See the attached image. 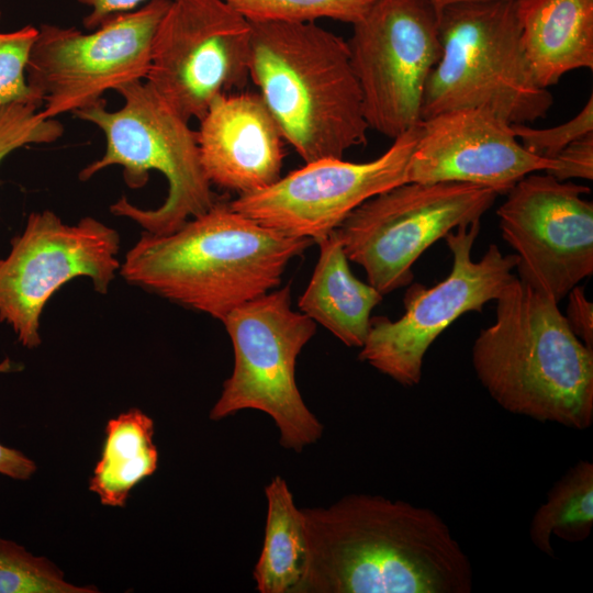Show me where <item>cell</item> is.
<instances>
[{
  "instance_id": "obj_1",
  "label": "cell",
  "mask_w": 593,
  "mask_h": 593,
  "mask_svg": "<svg viewBox=\"0 0 593 593\" xmlns=\"http://www.w3.org/2000/svg\"><path fill=\"white\" fill-rule=\"evenodd\" d=\"M306 559L293 593H469L472 566L433 510L365 493L301 508Z\"/></svg>"
},
{
  "instance_id": "obj_2",
  "label": "cell",
  "mask_w": 593,
  "mask_h": 593,
  "mask_svg": "<svg viewBox=\"0 0 593 593\" xmlns=\"http://www.w3.org/2000/svg\"><path fill=\"white\" fill-rule=\"evenodd\" d=\"M312 243L264 226L219 199L170 234L143 232L120 272L131 284L222 322L277 288L288 264Z\"/></svg>"
},
{
  "instance_id": "obj_3",
  "label": "cell",
  "mask_w": 593,
  "mask_h": 593,
  "mask_svg": "<svg viewBox=\"0 0 593 593\" xmlns=\"http://www.w3.org/2000/svg\"><path fill=\"white\" fill-rule=\"evenodd\" d=\"M494 324L475 338L477 378L505 411L584 430L593 424V349L571 331L551 296L515 277Z\"/></svg>"
},
{
  "instance_id": "obj_4",
  "label": "cell",
  "mask_w": 593,
  "mask_h": 593,
  "mask_svg": "<svg viewBox=\"0 0 593 593\" xmlns=\"http://www.w3.org/2000/svg\"><path fill=\"white\" fill-rule=\"evenodd\" d=\"M249 79L304 163L367 143L347 41L316 22L249 21Z\"/></svg>"
},
{
  "instance_id": "obj_5",
  "label": "cell",
  "mask_w": 593,
  "mask_h": 593,
  "mask_svg": "<svg viewBox=\"0 0 593 593\" xmlns=\"http://www.w3.org/2000/svg\"><path fill=\"white\" fill-rule=\"evenodd\" d=\"M123 105L109 111L104 99L72 114L99 127L105 137L104 155L79 172L87 181L102 169L123 167L125 183L144 187L149 170L163 174L168 194L156 209H142L121 198L110 206L145 232L166 235L188 220L206 212L220 199L212 190L200 159L197 132L145 81H133L115 90Z\"/></svg>"
},
{
  "instance_id": "obj_6",
  "label": "cell",
  "mask_w": 593,
  "mask_h": 593,
  "mask_svg": "<svg viewBox=\"0 0 593 593\" xmlns=\"http://www.w3.org/2000/svg\"><path fill=\"white\" fill-rule=\"evenodd\" d=\"M441 56L432 70L422 120L472 108L508 124H532L553 104L536 80L522 41L516 0H481L439 10Z\"/></svg>"
},
{
  "instance_id": "obj_7",
  "label": "cell",
  "mask_w": 593,
  "mask_h": 593,
  "mask_svg": "<svg viewBox=\"0 0 593 593\" xmlns=\"http://www.w3.org/2000/svg\"><path fill=\"white\" fill-rule=\"evenodd\" d=\"M222 323L233 345L234 367L210 418L253 409L273 419L286 449L301 451L320 439L323 425L295 381L298 356L314 336L316 323L292 310L290 286L235 307Z\"/></svg>"
},
{
  "instance_id": "obj_8",
  "label": "cell",
  "mask_w": 593,
  "mask_h": 593,
  "mask_svg": "<svg viewBox=\"0 0 593 593\" xmlns=\"http://www.w3.org/2000/svg\"><path fill=\"white\" fill-rule=\"evenodd\" d=\"M496 197L465 182H405L361 203L335 231L348 260L384 295L410 284L417 258L458 226L479 221Z\"/></svg>"
},
{
  "instance_id": "obj_9",
  "label": "cell",
  "mask_w": 593,
  "mask_h": 593,
  "mask_svg": "<svg viewBox=\"0 0 593 593\" xmlns=\"http://www.w3.org/2000/svg\"><path fill=\"white\" fill-rule=\"evenodd\" d=\"M171 0H149L91 32L42 24L31 47L26 81L47 118L85 109L108 90L145 80L153 37Z\"/></svg>"
},
{
  "instance_id": "obj_10",
  "label": "cell",
  "mask_w": 593,
  "mask_h": 593,
  "mask_svg": "<svg viewBox=\"0 0 593 593\" xmlns=\"http://www.w3.org/2000/svg\"><path fill=\"white\" fill-rule=\"evenodd\" d=\"M479 231L480 220L460 225L444 237L454 256L450 273L430 288L410 286L403 299L405 312L399 320L371 317L359 360L401 385L421 382L424 357L435 339L462 314L481 312L516 277L512 270L517 256L503 255L494 244L480 260L471 259Z\"/></svg>"
},
{
  "instance_id": "obj_11",
  "label": "cell",
  "mask_w": 593,
  "mask_h": 593,
  "mask_svg": "<svg viewBox=\"0 0 593 593\" xmlns=\"http://www.w3.org/2000/svg\"><path fill=\"white\" fill-rule=\"evenodd\" d=\"M369 130L395 139L422 121L441 56L439 11L428 0H376L347 41Z\"/></svg>"
},
{
  "instance_id": "obj_12",
  "label": "cell",
  "mask_w": 593,
  "mask_h": 593,
  "mask_svg": "<svg viewBox=\"0 0 593 593\" xmlns=\"http://www.w3.org/2000/svg\"><path fill=\"white\" fill-rule=\"evenodd\" d=\"M250 23L224 0H171L152 43L145 81L183 120H201L249 79Z\"/></svg>"
},
{
  "instance_id": "obj_13",
  "label": "cell",
  "mask_w": 593,
  "mask_h": 593,
  "mask_svg": "<svg viewBox=\"0 0 593 593\" xmlns=\"http://www.w3.org/2000/svg\"><path fill=\"white\" fill-rule=\"evenodd\" d=\"M119 233L91 216L65 224L49 210L29 215L21 234L0 256V321L26 348L41 344L40 320L52 295L66 282L88 277L107 293L120 269Z\"/></svg>"
},
{
  "instance_id": "obj_14",
  "label": "cell",
  "mask_w": 593,
  "mask_h": 593,
  "mask_svg": "<svg viewBox=\"0 0 593 593\" xmlns=\"http://www.w3.org/2000/svg\"><path fill=\"white\" fill-rule=\"evenodd\" d=\"M418 134L419 124L370 161L328 157L305 163L265 189L238 195L230 205L264 226L317 242L368 199L407 182Z\"/></svg>"
},
{
  "instance_id": "obj_15",
  "label": "cell",
  "mask_w": 593,
  "mask_h": 593,
  "mask_svg": "<svg viewBox=\"0 0 593 593\" xmlns=\"http://www.w3.org/2000/svg\"><path fill=\"white\" fill-rule=\"evenodd\" d=\"M589 192L533 172L496 211L502 236L518 258V278L558 303L593 272V203L583 198Z\"/></svg>"
},
{
  "instance_id": "obj_16",
  "label": "cell",
  "mask_w": 593,
  "mask_h": 593,
  "mask_svg": "<svg viewBox=\"0 0 593 593\" xmlns=\"http://www.w3.org/2000/svg\"><path fill=\"white\" fill-rule=\"evenodd\" d=\"M556 167V159L527 150L511 124L465 108L421 121L407 182H465L506 194L525 176Z\"/></svg>"
},
{
  "instance_id": "obj_17",
  "label": "cell",
  "mask_w": 593,
  "mask_h": 593,
  "mask_svg": "<svg viewBox=\"0 0 593 593\" xmlns=\"http://www.w3.org/2000/svg\"><path fill=\"white\" fill-rule=\"evenodd\" d=\"M199 121L200 159L211 184L240 195L281 177L286 141L258 92L222 94Z\"/></svg>"
},
{
  "instance_id": "obj_18",
  "label": "cell",
  "mask_w": 593,
  "mask_h": 593,
  "mask_svg": "<svg viewBox=\"0 0 593 593\" xmlns=\"http://www.w3.org/2000/svg\"><path fill=\"white\" fill-rule=\"evenodd\" d=\"M521 41L537 82L593 68V0H516Z\"/></svg>"
},
{
  "instance_id": "obj_19",
  "label": "cell",
  "mask_w": 593,
  "mask_h": 593,
  "mask_svg": "<svg viewBox=\"0 0 593 593\" xmlns=\"http://www.w3.org/2000/svg\"><path fill=\"white\" fill-rule=\"evenodd\" d=\"M315 243L320 257L299 307L345 345L362 347L369 333L370 314L383 295L353 275L335 230Z\"/></svg>"
},
{
  "instance_id": "obj_20",
  "label": "cell",
  "mask_w": 593,
  "mask_h": 593,
  "mask_svg": "<svg viewBox=\"0 0 593 593\" xmlns=\"http://www.w3.org/2000/svg\"><path fill=\"white\" fill-rule=\"evenodd\" d=\"M105 434L89 488L102 504L124 506L132 488L157 468L154 423L138 409H132L110 419Z\"/></svg>"
},
{
  "instance_id": "obj_21",
  "label": "cell",
  "mask_w": 593,
  "mask_h": 593,
  "mask_svg": "<svg viewBox=\"0 0 593 593\" xmlns=\"http://www.w3.org/2000/svg\"><path fill=\"white\" fill-rule=\"evenodd\" d=\"M265 539L253 575L260 593H293L306 559L302 510L296 507L287 481L276 475L265 489Z\"/></svg>"
},
{
  "instance_id": "obj_22",
  "label": "cell",
  "mask_w": 593,
  "mask_h": 593,
  "mask_svg": "<svg viewBox=\"0 0 593 593\" xmlns=\"http://www.w3.org/2000/svg\"><path fill=\"white\" fill-rule=\"evenodd\" d=\"M593 527V463L579 460L551 486L532 517L529 538L544 555L555 557L552 537L568 542L589 538Z\"/></svg>"
},
{
  "instance_id": "obj_23",
  "label": "cell",
  "mask_w": 593,
  "mask_h": 593,
  "mask_svg": "<svg viewBox=\"0 0 593 593\" xmlns=\"http://www.w3.org/2000/svg\"><path fill=\"white\" fill-rule=\"evenodd\" d=\"M92 586L67 582L64 573L44 557L0 537V593H94Z\"/></svg>"
},
{
  "instance_id": "obj_24",
  "label": "cell",
  "mask_w": 593,
  "mask_h": 593,
  "mask_svg": "<svg viewBox=\"0 0 593 593\" xmlns=\"http://www.w3.org/2000/svg\"><path fill=\"white\" fill-rule=\"evenodd\" d=\"M248 21L316 22L332 19L351 25L376 0H224Z\"/></svg>"
},
{
  "instance_id": "obj_25",
  "label": "cell",
  "mask_w": 593,
  "mask_h": 593,
  "mask_svg": "<svg viewBox=\"0 0 593 593\" xmlns=\"http://www.w3.org/2000/svg\"><path fill=\"white\" fill-rule=\"evenodd\" d=\"M40 107L32 101L0 104V163L20 147L49 144L63 135V124L47 118Z\"/></svg>"
},
{
  "instance_id": "obj_26",
  "label": "cell",
  "mask_w": 593,
  "mask_h": 593,
  "mask_svg": "<svg viewBox=\"0 0 593 593\" xmlns=\"http://www.w3.org/2000/svg\"><path fill=\"white\" fill-rule=\"evenodd\" d=\"M36 35L37 27L33 25L0 32V104L32 101L42 105L26 81V65Z\"/></svg>"
},
{
  "instance_id": "obj_27",
  "label": "cell",
  "mask_w": 593,
  "mask_h": 593,
  "mask_svg": "<svg viewBox=\"0 0 593 593\" xmlns=\"http://www.w3.org/2000/svg\"><path fill=\"white\" fill-rule=\"evenodd\" d=\"M511 126L527 150L553 159L571 143L593 133V96H590L575 116L555 127L534 128L528 124H512Z\"/></svg>"
},
{
  "instance_id": "obj_28",
  "label": "cell",
  "mask_w": 593,
  "mask_h": 593,
  "mask_svg": "<svg viewBox=\"0 0 593 593\" xmlns=\"http://www.w3.org/2000/svg\"><path fill=\"white\" fill-rule=\"evenodd\" d=\"M557 167L545 171L560 181L593 179V133L571 143L556 158Z\"/></svg>"
},
{
  "instance_id": "obj_29",
  "label": "cell",
  "mask_w": 593,
  "mask_h": 593,
  "mask_svg": "<svg viewBox=\"0 0 593 593\" xmlns=\"http://www.w3.org/2000/svg\"><path fill=\"white\" fill-rule=\"evenodd\" d=\"M566 320L574 335L593 349V304L582 287L575 286L568 294Z\"/></svg>"
},
{
  "instance_id": "obj_30",
  "label": "cell",
  "mask_w": 593,
  "mask_h": 593,
  "mask_svg": "<svg viewBox=\"0 0 593 593\" xmlns=\"http://www.w3.org/2000/svg\"><path fill=\"white\" fill-rule=\"evenodd\" d=\"M88 7L90 12L83 19V25L88 30L98 27L107 19L135 10L149 0H77Z\"/></svg>"
},
{
  "instance_id": "obj_31",
  "label": "cell",
  "mask_w": 593,
  "mask_h": 593,
  "mask_svg": "<svg viewBox=\"0 0 593 593\" xmlns=\"http://www.w3.org/2000/svg\"><path fill=\"white\" fill-rule=\"evenodd\" d=\"M36 465L21 451L0 444V473L16 480H26Z\"/></svg>"
},
{
  "instance_id": "obj_32",
  "label": "cell",
  "mask_w": 593,
  "mask_h": 593,
  "mask_svg": "<svg viewBox=\"0 0 593 593\" xmlns=\"http://www.w3.org/2000/svg\"><path fill=\"white\" fill-rule=\"evenodd\" d=\"M432 4L435 5V8L439 11L440 9L445 8V7H448V5H451V4H457V3H462V2H471V1H481V0H428Z\"/></svg>"
},
{
  "instance_id": "obj_33",
  "label": "cell",
  "mask_w": 593,
  "mask_h": 593,
  "mask_svg": "<svg viewBox=\"0 0 593 593\" xmlns=\"http://www.w3.org/2000/svg\"><path fill=\"white\" fill-rule=\"evenodd\" d=\"M2 370H3V366L0 363V371H2Z\"/></svg>"
}]
</instances>
